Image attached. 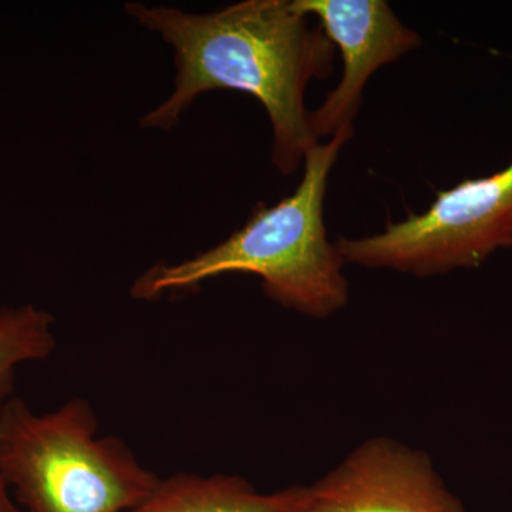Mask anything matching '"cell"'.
<instances>
[{
  "instance_id": "1",
  "label": "cell",
  "mask_w": 512,
  "mask_h": 512,
  "mask_svg": "<svg viewBox=\"0 0 512 512\" xmlns=\"http://www.w3.org/2000/svg\"><path fill=\"white\" fill-rule=\"evenodd\" d=\"M127 15L173 47L174 90L140 126L173 130L194 101L212 90L247 93L272 127V164L291 175L319 143L305 106L308 84L335 70V46L292 0H245L211 13L130 2Z\"/></svg>"
},
{
  "instance_id": "2",
  "label": "cell",
  "mask_w": 512,
  "mask_h": 512,
  "mask_svg": "<svg viewBox=\"0 0 512 512\" xmlns=\"http://www.w3.org/2000/svg\"><path fill=\"white\" fill-rule=\"evenodd\" d=\"M355 128L345 127L316 144L303 161L301 183L275 205L258 204L225 241L177 264L146 269L130 288L137 301H157L192 291L210 279L251 274L261 279L272 302L309 318L323 319L349 302V282L336 244L328 239L325 198L330 171Z\"/></svg>"
},
{
  "instance_id": "3",
  "label": "cell",
  "mask_w": 512,
  "mask_h": 512,
  "mask_svg": "<svg viewBox=\"0 0 512 512\" xmlns=\"http://www.w3.org/2000/svg\"><path fill=\"white\" fill-rule=\"evenodd\" d=\"M92 404L39 414L19 397L0 410V476L26 512H127L161 478L117 437L97 436Z\"/></svg>"
},
{
  "instance_id": "4",
  "label": "cell",
  "mask_w": 512,
  "mask_h": 512,
  "mask_svg": "<svg viewBox=\"0 0 512 512\" xmlns=\"http://www.w3.org/2000/svg\"><path fill=\"white\" fill-rule=\"evenodd\" d=\"M346 264L414 276L478 268L512 245V161L487 177L437 192L421 214L389 222L382 232L335 242Z\"/></svg>"
},
{
  "instance_id": "5",
  "label": "cell",
  "mask_w": 512,
  "mask_h": 512,
  "mask_svg": "<svg viewBox=\"0 0 512 512\" xmlns=\"http://www.w3.org/2000/svg\"><path fill=\"white\" fill-rule=\"evenodd\" d=\"M292 6L302 15L316 16L342 55V79L309 113L313 136L333 137L353 127L373 73L417 49L421 37L384 0H292Z\"/></svg>"
},
{
  "instance_id": "6",
  "label": "cell",
  "mask_w": 512,
  "mask_h": 512,
  "mask_svg": "<svg viewBox=\"0 0 512 512\" xmlns=\"http://www.w3.org/2000/svg\"><path fill=\"white\" fill-rule=\"evenodd\" d=\"M309 488L316 512H466L424 451L390 437L363 441Z\"/></svg>"
},
{
  "instance_id": "7",
  "label": "cell",
  "mask_w": 512,
  "mask_h": 512,
  "mask_svg": "<svg viewBox=\"0 0 512 512\" xmlns=\"http://www.w3.org/2000/svg\"><path fill=\"white\" fill-rule=\"evenodd\" d=\"M127 512H316L309 485L259 493L245 478L177 473L161 478L147 500Z\"/></svg>"
},
{
  "instance_id": "8",
  "label": "cell",
  "mask_w": 512,
  "mask_h": 512,
  "mask_svg": "<svg viewBox=\"0 0 512 512\" xmlns=\"http://www.w3.org/2000/svg\"><path fill=\"white\" fill-rule=\"evenodd\" d=\"M56 346L52 313L33 303L0 306V410L12 399L18 366L46 360Z\"/></svg>"
},
{
  "instance_id": "9",
  "label": "cell",
  "mask_w": 512,
  "mask_h": 512,
  "mask_svg": "<svg viewBox=\"0 0 512 512\" xmlns=\"http://www.w3.org/2000/svg\"><path fill=\"white\" fill-rule=\"evenodd\" d=\"M0 512H26L12 500L8 484L5 483L2 476H0Z\"/></svg>"
},
{
  "instance_id": "10",
  "label": "cell",
  "mask_w": 512,
  "mask_h": 512,
  "mask_svg": "<svg viewBox=\"0 0 512 512\" xmlns=\"http://www.w3.org/2000/svg\"><path fill=\"white\" fill-rule=\"evenodd\" d=\"M511 248H512V245H511Z\"/></svg>"
}]
</instances>
